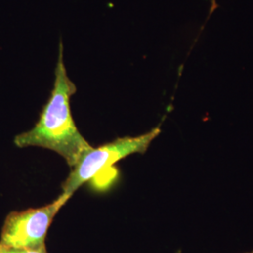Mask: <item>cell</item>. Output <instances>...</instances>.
<instances>
[{"instance_id": "6da1fadb", "label": "cell", "mask_w": 253, "mask_h": 253, "mask_svg": "<svg viewBox=\"0 0 253 253\" xmlns=\"http://www.w3.org/2000/svg\"><path fill=\"white\" fill-rule=\"evenodd\" d=\"M76 91V85L67 73L63 42L60 40L51 96L42 110L36 125L30 130L16 136L15 145L50 149L59 154L73 169L84 153L92 147L80 133L73 118L71 99Z\"/></svg>"}, {"instance_id": "7a4b0ae2", "label": "cell", "mask_w": 253, "mask_h": 253, "mask_svg": "<svg viewBox=\"0 0 253 253\" xmlns=\"http://www.w3.org/2000/svg\"><path fill=\"white\" fill-rule=\"evenodd\" d=\"M160 126L142 135L126 136L85 151L62 184V193L70 197L83 184L90 181L101 171L113 166L132 154H144L154 140L161 134Z\"/></svg>"}, {"instance_id": "3957f363", "label": "cell", "mask_w": 253, "mask_h": 253, "mask_svg": "<svg viewBox=\"0 0 253 253\" xmlns=\"http://www.w3.org/2000/svg\"><path fill=\"white\" fill-rule=\"evenodd\" d=\"M70 199V196L61 193L57 199L42 208L10 212L1 230L0 244L12 249L47 253L48 230L56 214Z\"/></svg>"}, {"instance_id": "277c9868", "label": "cell", "mask_w": 253, "mask_h": 253, "mask_svg": "<svg viewBox=\"0 0 253 253\" xmlns=\"http://www.w3.org/2000/svg\"><path fill=\"white\" fill-rule=\"evenodd\" d=\"M0 253H39V252H32V251H27V250H18V249H12L6 247L4 245L0 244Z\"/></svg>"}, {"instance_id": "5b68a950", "label": "cell", "mask_w": 253, "mask_h": 253, "mask_svg": "<svg viewBox=\"0 0 253 253\" xmlns=\"http://www.w3.org/2000/svg\"><path fill=\"white\" fill-rule=\"evenodd\" d=\"M217 8V1H216V0H211V9H210V13H212Z\"/></svg>"}, {"instance_id": "8992f818", "label": "cell", "mask_w": 253, "mask_h": 253, "mask_svg": "<svg viewBox=\"0 0 253 253\" xmlns=\"http://www.w3.org/2000/svg\"><path fill=\"white\" fill-rule=\"evenodd\" d=\"M176 253H182V252H181V250H178V251L176 252Z\"/></svg>"}, {"instance_id": "52a82bcc", "label": "cell", "mask_w": 253, "mask_h": 253, "mask_svg": "<svg viewBox=\"0 0 253 253\" xmlns=\"http://www.w3.org/2000/svg\"><path fill=\"white\" fill-rule=\"evenodd\" d=\"M253 253V252H250V253Z\"/></svg>"}]
</instances>
